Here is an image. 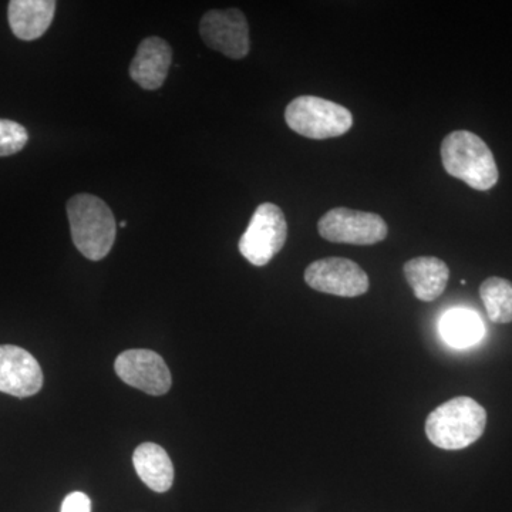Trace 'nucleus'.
<instances>
[{
  "mask_svg": "<svg viewBox=\"0 0 512 512\" xmlns=\"http://www.w3.org/2000/svg\"><path fill=\"white\" fill-rule=\"evenodd\" d=\"M74 247L90 261L106 258L116 241V220L96 195L77 194L67 202Z\"/></svg>",
  "mask_w": 512,
  "mask_h": 512,
  "instance_id": "obj_1",
  "label": "nucleus"
},
{
  "mask_svg": "<svg viewBox=\"0 0 512 512\" xmlns=\"http://www.w3.org/2000/svg\"><path fill=\"white\" fill-rule=\"evenodd\" d=\"M441 160L451 177L464 181L477 191H487L498 181L493 153L477 134L457 130L441 143Z\"/></svg>",
  "mask_w": 512,
  "mask_h": 512,
  "instance_id": "obj_2",
  "label": "nucleus"
},
{
  "mask_svg": "<svg viewBox=\"0 0 512 512\" xmlns=\"http://www.w3.org/2000/svg\"><path fill=\"white\" fill-rule=\"evenodd\" d=\"M487 412L471 397L461 396L437 407L426 420V434L443 450H463L484 434Z\"/></svg>",
  "mask_w": 512,
  "mask_h": 512,
  "instance_id": "obj_3",
  "label": "nucleus"
},
{
  "mask_svg": "<svg viewBox=\"0 0 512 512\" xmlns=\"http://www.w3.org/2000/svg\"><path fill=\"white\" fill-rule=\"evenodd\" d=\"M291 130L312 140L340 137L353 126L352 113L333 101L315 96L296 97L285 110Z\"/></svg>",
  "mask_w": 512,
  "mask_h": 512,
  "instance_id": "obj_4",
  "label": "nucleus"
},
{
  "mask_svg": "<svg viewBox=\"0 0 512 512\" xmlns=\"http://www.w3.org/2000/svg\"><path fill=\"white\" fill-rule=\"evenodd\" d=\"M288 224L284 211L272 202L259 205L247 231L239 239V252L255 266H265L284 248Z\"/></svg>",
  "mask_w": 512,
  "mask_h": 512,
  "instance_id": "obj_5",
  "label": "nucleus"
},
{
  "mask_svg": "<svg viewBox=\"0 0 512 512\" xmlns=\"http://www.w3.org/2000/svg\"><path fill=\"white\" fill-rule=\"evenodd\" d=\"M320 237L335 244L375 245L387 237L386 221L373 212L333 208L318 222Z\"/></svg>",
  "mask_w": 512,
  "mask_h": 512,
  "instance_id": "obj_6",
  "label": "nucleus"
},
{
  "mask_svg": "<svg viewBox=\"0 0 512 512\" xmlns=\"http://www.w3.org/2000/svg\"><path fill=\"white\" fill-rule=\"evenodd\" d=\"M305 282L315 291L355 298L369 291V276L346 258H323L306 268Z\"/></svg>",
  "mask_w": 512,
  "mask_h": 512,
  "instance_id": "obj_7",
  "label": "nucleus"
},
{
  "mask_svg": "<svg viewBox=\"0 0 512 512\" xmlns=\"http://www.w3.org/2000/svg\"><path fill=\"white\" fill-rule=\"evenodd\" d=\"M200 33L205 45L229 59H244L249 52V26L239 9L210 10L201 19Z\"/></svg>",
  "mask_w": 512,
  "mask_h": 512,
  "instance_id": "obj_8",
  "label": "nucleus"
},
{
  "mask_svg": "<svg viewBox=\"0 0 512 512\" xmlns=\"http://www.w3.org/2000/svg\"><path fill=\"white\" fill-rule=\"evenodd\" d=\"M114 369L128 386L151 396H163L171 389L173 382L163 357L153 350H127L117 357Z\"/></svg>",
  "mask_w": 512,
  "mask_h": 512,
  "instance_id": "obj_9",
  "label": "nucleus"
},
{
  "mask_svg": "<svg viewBox=\"0 0 512 512\" xmlns=\"http://www.w3.org/2000/svg\"><path fill=\"white\" fill-rule=\"evenodd\" d=\"M42 387V367L28 350L0 346V392L25 399L35 396Z\"/></svg>",
  "mask_w": 512,
  "mask_h": 512,
  "instance_id": "obj_10",
  "label": "nucleus"
},
{
  "mask_svg": "<svg viewBox=\"0 0 512 512\" xmlns=\"http://www.w3.org/2000/svg\"><path fill=\"white\" fill-rule=\"evenodd\" d=\"M173 52L161 37H147L138 46L136 56L130 64V76L146 90H157L163 86L170 70Z\"/></svg>",
  "mask_w": 512,
  "mask_h": 512,
  "instance_id": "obj_11",
  "label": "nucleus"
},
{
  "mask_svg": "<svg viewBox=\"0 0 512 512\" xmlns=\"http://www.w3.org/2000/svg\"><path fill=\"white\" fill-rule=\"evenodd\" d=\"M53 0H12L9 2V25L20 40L39 39L47 32L55 18Z\"/></svg>",
  "mask_w": 512,
  "mask_h": 512,
  "instance_id": "obj_12",
  "label": "nucleus"
},
{
  "mask_svg": "<svg viewBox=\"0 0 512 512\" xmlns=\"http://www.w3.org/2000/svg\"><path fill=\"white\" fill-rule=\"evenodd\" d=\"M404 275L417 299L433 302L443 295L450 278V269L439 258L419 256L406 262Z\"/></svg>",
  "mask_w": 512,
  "mask_h": 512,
  "instance_id": "obj_13",
  "label": "nucleus"
},
{
  "mask_svg": "<svg viewBox=\"0 0 512 512\" xmlns=\"http://www.w3.org/2000/svg\"><path fill=\"white\" fill-rule=\"evenodd\" d=\"M133 464L138 477L156 493H165L174 483V467L163 447L144 443L136 448Z\"/></svg>",
  "mask_w": 512,
  "mask_h": 512,
  "instance_id": "obj_14",
  "label": "nucleus"
},
{
  "mask_svg": "<svg viewBox=\"0 0 512 512\" xmlns=\"http://www.w3.org/2000/svg\"><path fill=\"white\" fill-rule=\"evenodd\" d=\"M440 332L447 345L464 349L483 339L484 325L476 313L467 309H454L441 319Z\"/></svg>",
  "mask_w": 512,
  "mask_h": 512,
  "instance_id": "obj_15",
  "label": "nucleus"
},
{
  "mask_svg": "<svg viewBox=\"0 0 512 512\" xmlns=\"http://www.w3.org/2000/svg\"><path fill=\"white\" fill-rule=\"evenodd\" d=\"M480 296L491 322L501 325L512 322V282L497 276L485 279Z\"/></svg>",
  "mask_w": 512,
  "mask_h": 512,
  "instance_id": "obj_16",
  "label": "nucleus"
},
{
  "mask_svg": "<svg viewBox=\"0 0 512 512\" xmlns=\"http://www.w3.org/2000/svg\"><path fill=\"white\" fill-rule=\"evenodd\" d=\"M29 141V134L22 124L0 119V157L19 153Z\"/></svg>",
  "mask_w": 512,
  "mask_h": 512,
  "instance_id": "obj_17",
  "label": "nucleus"
},
{
  "mask_svg": "<svg viewBox=\"0 0 512 512\" xmlns=\"http://www.w3.org/2000/svg\"><path fill=\"white\" fill-rule=\"evenodd\" d=\"M60 512H92V500L86 494L76 491L64 498Z\"/></svg>",
  "mask_w": 512,
  "mask_h": 512,
  "instance_id": "obj_18",
  "label": "nucleus"
},
{
  "mask_svg": "<svg viewBox=\"0 0 512 512\" xmlns=\"http://www.w3.org/2000/svg\"><path fill=\"white\" fill-rule=\"evenodd\" d=\"M120 227L121 228H126L127 227V222L126 221L121 222Z\"/></svg>",
  "mask_w": 512,
  "mask_h": 512,
  "instance_id": "obj_19",
  "label": "nucleus"
}]
</instances>
